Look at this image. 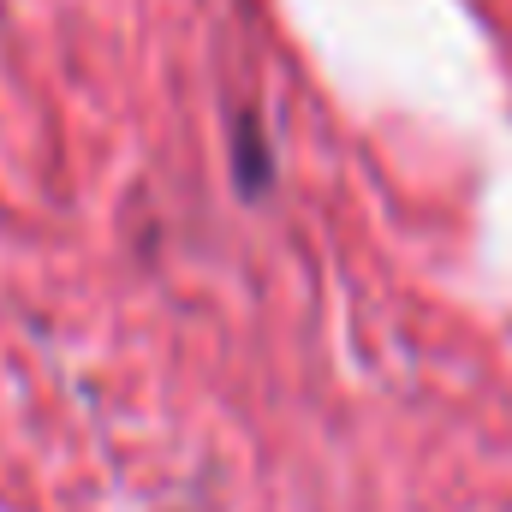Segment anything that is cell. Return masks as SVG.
I'll list each match as a JSON object with an SVG mask.
<instances>
[{
	"mask_svg": "<svg viewBox=\"0 0 512 512\" xmlns=\"http://www.w3.org/2000/svg\"><path fill=\"white\" fill-rule=\"evenodd\" d=\"M239 179H245V191L268 185V143L256 126H239Z\"/></svg>",
	"mask_w": 512,
	"mask_h": 512,
	"instance_id": "6da1fadb",
	"label": "cell"
}]
</instances>
